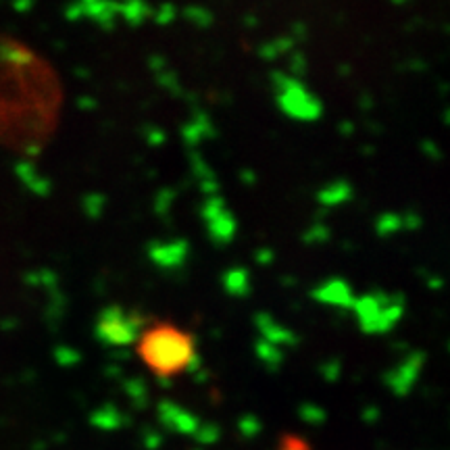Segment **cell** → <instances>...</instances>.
I'll list each match as a JSON object with an SVG mask.
<instances>
[{
	"label": "cell",
	"instance_id": "1",
	"mask_svg": "<svg viewBox=\"0 0 450 450\" xmlns=\"http://www.w3.org/2000/svg\"><path fill=\"white\" fill-rule=\"evenodd\" d=\"M138 348L142 361L157 373V377H171L184 369L188 371L192 361L198 356L194 340L171 325H157L142 331Z\"/></svg>",
	"mask_w": 450,
	"mask_h": 450
},
{
	"label": "cell",
	"instance_id": "2",
	"mask_svg": "<svg viewBox=\"0 0 450 450\" xmlns=\"http://www.w3.org/2000/svg\"><path fill=\"white\" fill-rule=\"evenodd\" d=\"M352 311L356 313L358 325L365 334H386L390 331L404 313L402 298L383 292H371L354 300Z\"/></svg>",
	"mask_w": 450,
	"mask_h": 450
},
{
	"label": "cell",
	"instance_id": "3",
	"mask_svg": "<svg viewBox=\"0 0 450 450\" xmlns=\"http://www.w3.org/2000/svg\"><path fill=\"white\" fill-rule=\"evenodd\" d=\"M273 84L277 90V105L284 115L296 121H317L321 117V103L319 98L300 84V80L286 76V73H275Z\"/></svg>",
	"mask_w": 450,
	"mask_h": 450
},
{
	"label": "cell",
	"instance_id": "4",
	"mask_svg": "<svg viewBox=\"0 0 450 450\" xmlns=\"http://www.w3.org/2000/svg\"><path fill=\"white\" fill-rule=\"evenodd\" d=\"M144 319L126 313L119 306H109L101 313L96 323V336L109 346H130L140 340Z\"/></svg>",
	"mask_w": 450,
	"mask_h": 450
},
{
	"label": "cell",
	"instance_id": "5",
	"mask_svg": "<svg viewBox=\"0 0 450 450\" xmlns=\"http://www.w3.org/2000/svg\"><path fill=\"white\" fill-rule=\"evenodd\" d=\"M205 223L209 227V234L213 238V242L217 244H230L236 236V219L234 215L225 209L223 200L217 196H211L209 200H205L202 209H200Z\"/></svg>",
	"mask_w": 450,
	"mask_h": 450
},
{
	"label": "cell",
	"instance_id": "6",
	"mask_svg": "<svg viewBox=\"0 0 450 450\" xmlns=\"http://www.w3.org/2000/svg\"><path fill=\"white\" fill-rule=\"evenodd\" d=\"M425 356L423 352H410L408 356H404L392 371H388L386 375V383L396 392V394H406L413 383L419 379L421 369H423Z\"/></svg>",
	"mask_w": 450,
	"mask_h": 450
},
{
	"label": "cell",
	"instance_id": "7",
	"mask_svg": "<svg viewBox=\"0 0 450 450\" xmlns=\"http://www.w3.org/2000/svg\"><path fill=\"white\" fill-rule=\"evenodd\" d=\"M315 300H319L321 304L327 306H336V309H352L354 306V292L352 288L344 282V279H327L325 284H321L317 290H313Z\"/></svg>",
	"mask_w": 450,
	"mask_h": 450
},
{
	"label": "cell",
	"instance_id": "8",
	"mask_svg": "<svg viewBox=\"0 0 450 450\" xmlns=\"http://www.w3.org/2000/svg\"><path fill=\"white\" fill-rule=\"evenodd\" d=\"M188 257V244L184 240H171L165 244H155L150 248V259L165 269H175L186 263Z\"/></svg>",
	"mask_w": 450,
	"mask_h": 450
},
{
	"label": "cell",
	"instance_id": "9",
	"mask_svg": "<svg viewBox=\"0 0 450 450\" xmlns=\"http://www.w3.org/2000/svg\"><path fill=\"white\" fill-rule=\"evenodd\" d=\"M254 323H257V329L261 334V340H265V342H269V344H273L277 348L279 346H292L296 342V336L288 327L277 323L271 315L261 313Z\"/></svg>",
	"mask_w": 450,
	"mask_h": 450
},
{
	"label": "cell",
	"instance_id": "10",
	"mask_svg": "<svg viewBox=\"0 0 450 450\" xmlns=\"http://www.w3.org/2000/svg\"><path fill=\"white\" fill-rule=\"evenodd\" d=\"M223 288L234 298H246L250 294V275L244 267H232L223 275Z\"/></svg>",
	"mask_w": 450,
	"mask_h": 450
},
{
	"label": "cell",
	"instance_id": "11",
	"mask_svg": "<svg viewBox=\"0 0 450 450\" xmlns=\"http://www.w3.org/2000/svg\"><path fill=\"white\" fill-rule=\"evenodd\" d=\"M350 196H352L350 184H346V182H331V184H327L325 188L319 190L317 200L323 207H340V205L348 202Z\"/></svg>",
	"mask_w": 450,
	"mask_h": 450
},
{
	"label": "cell",
	"instance_id": "12",
	"mask_svg": "<svg viewBox=\"0 0 450 450\" xmlns=\"http://www.w3.org/2000/svg\"><path fill=\"white\" fill-rule=\"evenodd\" d=\"M254 350H257V356L263 361V365L269 367V369H277L284 363L282 348H277V346H273V344H269L265 340H259L257 346H254Z\"/></svg>",
	"mask_w": 450,
	"mask_h": 450
},
{
	"label": "cell",
	"instance_id": "13",
	"mask_svg": "<svg viewBox=\"0 0 450 450\" xmlns=\"http://www.w3.org/2000/svg\"><path fill=\"white\" fill-rule=\"evenodd\" d=\"M211 134H213V128L209 126V121H207L205 117L194 119L190 126L184 128V138H186V142H188L190 146L202 142V140H205L207 136H211Z\"/></svg>",
	"mask_w": 450,
	"mask_h": 450
},
{
	"label": "cell",
	"instance_id": "14",
	"mask_svg": "<svg viewBox=\"0 0 450 450\" xmlns=\"http://www.w3.org/2000/svg\"><path fill=\"white\" fill-rule=\"evenodd\" d=\"M398 230H402V217H400V215L388 213V215H381V217L377 219V234H379V236H392V234H396Z\"/></svg>",
	"mask_w": 450,
	"mask_h": 450
},
{
	"label": "cell",
	"instance_id": "15",
	"mask_svg": "<svg viewBox=\"0 0 450 450\" xmlns=\"http://www.w3.org/2000/svg\"><path fill=\"white\" fill-rule=\"evenodd\" d=\"M184 17H186L188 21H192L194 26H200V28H207V26H211V21H213V15H211L207 9H200V7H188V9L184 11Z\"/></svg>",
	"mask_w": 450,
	"mask_h": 450
},
{
	"label": "cell",
	"instance_id": "16",
	"mask_svg": "<svg viewBox=\"0 0 450 450\" xmlns=\"http://www.w3.org/2000/svg\"><path fill=\"white\" fill-rule=\"evenodd\" d=\"M150 15V9L146 5H140V3H134L128 7V19L132 24H140L142 19H146Z\"/></svg>",
	"mask_w": 450,
	"mask_h": 450
},
{
	"label": "cell",
	"instance_id": "17",
	"mask_svg": "<svg viewBox=\"0 0 450 450\" xmlns=\"http://www.w3.org/2000/svg\"><path fill=\"white\" fill-rule=\"evenodd\" d=\"M286 49H290V40H288V38H279V40H275L273 44H269V46L263 49V57L275 59L277 55L286 53Z\"/></svg>",
	"mask_w": 450,
	"mask_h": 450
},
{
	"label": "cell",
	"instance_id": "18",
	"mask_svg": "<svg viewBox=\"0 0 450 450\" xmlns=\"http://www.w3.org/2000/svg\"><path fill=\"white\" fill-rule=\"evenodd\" d=\"M327 236H329V230H327V227H323V225H315V227H311V230L304 234V240L311 242V244H317V242H325Z\"/></svg>",
	"mask_w": 450,
	"mask_h": 450
},
{
	"label": "cell",
	"instance_id": "19",
	"mask_svg": "<svg viewBox=\"0 0 450 450\" xmlns=\"http://www.w3.org/2000/svg\"><path fill=\"white\" fill-rule=\"evenodd\" d=\"M155 19H157L159 24H171V21L175 19V9H173L171 5H163V7L159 9V13L155 15Z\"/></svg>",
	"mask_w": 450,
	"mask_h": 450
},
{
	"label": "cell",
	"instance_id": "20",
	"mask_svg": "<svg viewBox=\"0 0 450 450\" xmlns=\"http://www.w3.org/2000/svg\"><path fill=\"white\" fill-rule=\"evenodd\" d=\"M321 373H323V377L327 381H334L338 377V373H340V365L338 363H327L325 367H321Z\"/></svg>",
	"mask_w": 450,
	"mask_h": 450
},
{
	"label": "cell",
	"instance_id": "21",
	"mask_svg": "<svg viewBox=\"0 0 450 450\" xmlns=\"http://www.w3.org/2000/svg\"><path fill=\"white\" fill-rule=\"evenodd\" d=\"M282 450H309V448H306L300 440H288Z\"/></svg>",
	"mask_w": 450,
	"mask_h": 450
},
{
	"label": "cell",
	"instance_id": "22",
	"mask_svg": "<svg viewBox=\"0 0 450 450\" xmlns=\"http://www.w3.org/2000/svg\"><path fill=\"white\" fill-rule=\"evenodd\" d=\"M271 259H273V254H271V250H267V248H263V250L257 254V261L263 263V265H265V263H271Z\"/></svg>",
	"mask_w": 450,
	"mask_h": 450
}]
</instances>
